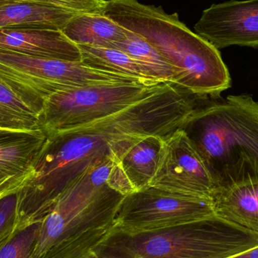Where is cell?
<instances>
[{
    "label": "cell",
    "mask_w": 258,
    "mask_h": 258,
    "mask_svg": "<svg viewBox=\"0 0 258 258\" xmlns=\"http://www.w3.org/2000/svg\"><path fill=\"white\" fill-rule=\"evenodd\" d=\"M230 258H258V246Z\"/></svg>",
    "instance_id": "cell-24"
},
{
    "label": "cell",
    "mask_w": 258,
    "mask_h": 258,
    "mask_svg": "<svg viewBox=\"0 0 258 258\" xmlns=\"http://www.w3.org/2000/svg\"><path fill=\"white\" fill-rule=\"evenodd\" d=\"M39 128L37 114L0 83V129L30 131Z\"/></svg>",
    "instance_id": "cell-19"
},
{
    "label": "cell",
    "mask_w": 258,
    "mask_h": 258,
    "mask_svg": "<svg viewBox=\"0 0 258 258\" xmlns=\"http://www.w3.org/2000/svg\"><path fill=\"white\" fill-rule=\"evenodd\" d=\"M211 203L218 218L258 234V183L217 189Z\"/></svg>",
    "instance_id": "cell-14"
},
{
    "label": "cell",
    "mask_w": 258,
    "mask_h": 258,
    "mask_svg": "<svg viewBox=\"0 0 258 258\" xmlns=\"http://www.w3.org/2000/svg\"><path fill=\"white\" fill-rule=\"evenodd\" d=\"M78 47L81 61L91 68L133 77L146 85L165 83L149 77L136 60L119 50L83 45Z\"/></svg>",
    "instance_id": "cell-17"
},
{
    "label": "cell",
    "mask_w": 258,
    "mask_h": 258,
    "mask_svg": "<svg viewBox=\"0 0 258 258\" xmlns=\"http://www.w3.org/2000/svg\"><path fill=\"white\" fill-rule=\"evenodd\" d=\"M85 258H98V257H97V256L95 255V254H93V255H91V256H89V257H86Z\"/></svg>",
    "instance_id": "cell-26"
},
{
    "label": "cell",
    "mask_w": 258,
    "mask_h": 258,
    "mask_svg": "<svg viewBox=\"0 0 258 258\" xmlns=\"http://www.w3.org/2000/svg\"><path fill=\"white\" fill-rule=\"evenodd\" d=\"M62 32L76 45L110 48L112 44L126 39L128 30L104 13H80Z\"/></svg>",
    "instance_id": "cell-15"
},
{
    "label": "cell",
    "mask_w": 258,
    "mask_h": 258,
    "mask_svg": "<svg viewBox=\"0 0 258 258\" xmlns=\"http://www.w3.org/2000/svg\"><path fill=\"white\" fill-rule=\"evenodd\" d=\"M130 80L126 76L95 69L82 61L0 51V83L28 106L38 118L45 99L55 92Z\"/></svg>",
    "instance_id": "cell-6"
},
{
    "label": "cell",
    "mask_w": 258,
    "mask_h": 258,
    "mask_svg": "<svg viewBox=\"0 0 258 258\" xmlns=\"http://www.w3.org/2000/svg\"><path fill=\"white\" fill-rule=\"evenodd\" d=\"M10 1V0H0V4L3 3H7V2Z\"/></svg>",
    "instance_id": "cell-25"
},
{
    "label": "cell",
    "mask_w": 258,
    "mask_h": 258,
    "mask_svg": "<svg viewBox=\"0 0 258 258\" xmlns=\"http://www.w3.org/2000/svg\"><path fill=\"white\" fill-rule=\"evenodd\" d=\"M257 246V233L214 215L138 233L113 226L92 251L98 258H230Z\"/></svg>",
    "instance_id": "cell-4"
},
{
    "label": "cell",
    "mask_w": 258,
    "mask_h": 258,
    "mask_svg": "<svg viewBox=\"0 0 258 258\" xmlns=\"http://www.w3.org/2000/svg\"><path fill=\"white\" fill-rule=\"evenodd\" d=\"M78 14L49 5L10 0L0 4V29L62 30Z\"/></svg>",
    "instance_id": "cell-13"
},
{
    "label": "cell",
    "mask_w": 258,
    "mask_h": 258,
    "mask_svg": "<svg viewBox=\"0 0 258 258\" xmlns=\"http://www.w3.org/2000/svg\"><path fill=\"white\" fill-rule=\"evenodd\" d=\"M46 140L40 128L0 130V197L19 192L33 173Z\"/></svg>",
    "instance_id": "cell-11"
},
{
    "label": "cell",
    "mask_w": 258,
    "mask_h": 258,
    "mask_svg": "<svg viewBox=\"0 0 258 258\" xmlns=\"http://www.w3.org/2000/svg\"><path fill=\"white\" fill-rule=\"evenodd\" d=\"M163 139L157 135L138 138L118 161L135 191L150 186L156 172Z\"/></svg>",
    "instance_id": "cell-16"
},
{
    "label": "cell",
    "mask_w": 258,
    "mask_h": 258,
    "mask_svg": "<svg viewBox=\"0 0 258 258\" xmlns=\"http://www.w3.org/2000/svg\"><path fill=\"white\" fill-rule=\"evenodd\" d=\"M18 196L16 194L0 197V246L16 230Z\"/></svg>",
    "instance_id": "cell-21"
},
{
    "label": "cell",
    "mask_w": 258,
    "mask_h": 258,
    "mask_svg": "<svg viewBox=\"0 0 258 258\" xmlns=\"http://www.w3.org/2000/svg\"><path fill=\"white\" fill-rule=\"evenodd\" d=\"M0 51L42 58L81 61L78 45L59 30L0 29Z\"/></svg>",
    "instance_id": "cell-12"
},
{
    "label": "cell",
    "mask_w": 258,
    "mask_h": 258,
    "mask_svg": "<svg viewBox=\"0 0 258 258\" xmlns=\"http://www.w3.org/2000/svg\"><path fill=\"white\" fill-rule=\"evenodd\" d=\"M40 222L16 229L0 246V258H30L39 233Z\"/></svg>",
    "instance_id": "cell-20"
},
{
    "label": "cell",
    "mask_w": 258,
    "mask_h": 258,
    "mask_svg": "<svg viewBox=\"0 0 258 258\" xmlns=\"http://www.w3.org/2000/svg\"><path fill=\"white\" fill-rule=\"evenodd\" d=\"M214 215L211 200L147 186L124 197L113 227L125 233H142Z\"/></svg>",
    "instance_id": "cell-8"
},
{
    "label": "cell",
    "mask_w": 258,
    "mask_h": 258,
    "mask_svg": "<svg viewBox=\"0 0 258 258\" xmlns=\"http://www.w3.org/2000/svg\"><path fill=\"white\" fill-rule=\"evenodd\" d=\"M180 128L201 155L217 189L258 183V102L252 97H199Z\"/></svg>",
    "instance_id": "cell-3"
},
{
    "label": "cell",
    "mask_w": 258,
    "mask_h": 258,
    "mask_svg": "<svg viewBox=\"0 0 258 258\" xmlns=\"http://www.w3.org/2000/svg\"><path fill=\"white\" fill-rule=\"evenodd\" d=\"M125 196L105 185L96 198L82 207L54 204L42 220L30 258H85L107 236Z\"/></svg>",
    "instance_id": "cell-5"
},
{
    "label": "cell",
    "mask_w": 258,
    "mask_h": 258,
    "mask_svg": "<svg viewBox=\"0 0 258 258\" xmlns=\"http://www.w3.org/2000/svg\"><path fill=\"white\" fill-rule=\"evenodd\" d=\"M108 48H115L128 54L153 80L175 85L176 75L173 68L148 42L133 32L128 30L126 39L115 42Z\"/></svg>",
    "instance_id": "cell-18"
},
{
    "label": "cell",
    "mask_w": 258,
    "mask_h": 258,
    "mask_svg": "<svg viewBox=\"0 0 258 258\" xmlns=\"http://www.w3.org/2000/svg\"><path fill=\"white\" fill-rule=\"evenodd\" d=\"M164 83L101 85L55 92L44 102L39 126L46 135L82 126L145 99Z\"/></svg>",
    "instance_id": "cell-7"
},
{
    "label": "cell",
    "mask_w": 258,
    "mask_h": 258,
    "mask_svg": "<svg viewBox=\"0 0 258 258\" xmlns=\"http://www.w3.org/2000/svg\"><path fill=\"white\" fill-rule=\"evenodd\" d=\"M149 186L209 200L217 189L203 157L181 128L162 140Z\"/></svg>",
    "instance_id": "cell-9"
},
{
    "label": "cell",
    "mask_w": 258,
    "mask_h": 258,
    "mask_svg": "<svg viewBox=\"0 0 258 258\" xmlns=\"http://www.w3.org/2000/svg\"><path fill=\"white\" fill-rule=\"evenodd\" d=\"M49 5L77 13H104L107 0H15Z\"/></svg>",
    "instance_id": "cell-22"
},
{
    "label": "cell",
    "mask_w": 258,
    "mask_h": 258,
    "mask_svg": "<svg viewBox=\"0 0 258 258\" xmlns=\"http://www.w3.org/2000/svg\"><path fill=\"white\" fill-rule=\"evenodd\" d=\"M196 33L215 48L258 47V0L226 2L203 11Z\"/></svg>",
    "instance_id": "cell-10"
},
{
    "label": "cell",
    "mask_w": 258,
    "mask_h": 258,
    "mask_svg": "<svg viewBox=\"0 0 258 258\" xmlns=\"http://www.w3.org/2000/svg\"><path fill=\"white\" fill-rule=\"evenodd\" d=\"M107 183L112 189L123 196H127L135 192L128 177L118 164V161L114 162V165L109 174Z\"/></svg>",
    "instance_id": "cell-23"
},
{
    "label": "cell",
    "mask_w": 258,
    "mask_h": 258,
    "mask_svg": "<svg viewBox=\"0 0 258 258\" xmlns=\"http://www.w3.org/2000/svg\"><path fill=\"white\" fill-rule=\"evenodd\" d=\"M0 130H1V129H0Z\"/></svg>",
    "instance_id": "cell-27"
},
{
    "label": "cell",
    "mask_w": 258,
    "mask_h": 258,
    "mask_svg": "<svg viewBox=\"0 0 258 258\" xmlns=\"http://www.w3.org/2000/svg\"><path fill=\"white\" fill-rule=\"evenodd\" d=\"M197 97L175 85L164 83L125 110L47 135L33 173L17 194L18 227L42 221L71 182L110 158L119 161L138 138H165L180 128L194 110Z\"/></svg>",
    "instance_id": "cell-1"
},
{
    "label": "cell",
    "mask_w": 258,
    "mask_h": 258,
    "mask_svg": "<svg viewBox=\"0 0 258 258\" xmlns=\"http://www.w3.org/2000/svg\"><path fill=\"white\" fill-rule=\"evenodd\" d=\"M104 14L148 42L173 68L175 86L197 96H218L231 86L228 68L210 42L189 30L178 14L138 0H107Z\"/></svg>",
    "instance_id": "cell-2"
}]
</instances>
